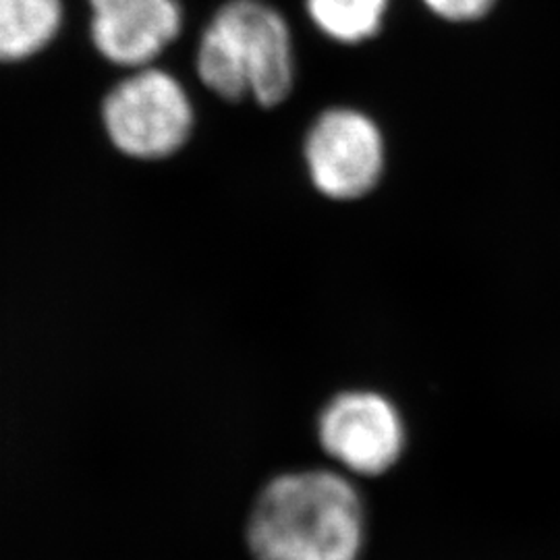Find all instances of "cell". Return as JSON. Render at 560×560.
<instances>
[{"instance_id":"obj_1","label":"cell","mask_w":560,"mask_h":560,"mask_svg":"<svg viewBox=\"0 0 560 560\" xmlns=\"http://www.w3.org/2000/svg\"><path fill=\"white\" fill-rule=\"evenodd\" d=\"M363 536L360 492L332 469L277 476L261 488L247 520L256 560H358Z\"/></svg>"},{"instance_id":"obj_2","label":"cell","mask_w":560,"mask_h":560,"mask_svg":"<svg viewBox=\"0 0 560 560\" xmlns=\"http://www.w3.org/2000/svg\"><path fill=\"white\" fill-rule=\"evenodd\" d=\"M196 69L201 83L224 101L279 106L295 81L291 30L264 0H231L203 30Z\"/></svg>"},{"instance_id":"obj_3","label":"cell","mask_w":560,"mask_h":560,"mask_svg":"<svg viewBox=\"0 0 560 560\" xmlns=\"http://www.w3.org/2000/svg\"><path fill=\"white\" fill-rule=\"evenodd\" d=\"M102 117L113 143L140 161L177 154L191 138L194 106L171 73L143 67L106 96Z\"/></svg>"},{"instance_id":"obj_4","label":"cell","mask_w":560,"mask_h":560,"mask_svg":"<svg viewBox=\"0 0 560 560\" xmlns=\"http://www.w3.org/2000/svg\"><path fill=\"white\" fill-rule=\"evenodd\" d=\"M303 156L312 185L330 200H360L384 173L378 125L355 108L324 110L307 131Z\"/></svg>"},{"instance_id":"obj_5","label":"cell","mask_w":560,"mask_h":560,"mask_svg":"<svg viewBox=\"0 0 560 560\" xmlns=\"http://www.w3.org/2000/svg\"><path fill=\"white\" fill-rule=\"evenodd\" d=\"M324 453L353 476H381L405 451V423L393 400L374 390H347L318 418Z\"/></svg>"},{"instance_id":"obj_6","label":"cell","mask_w":560,"mask_h":560,"mask_svg":"<svg viewBox=\"0 0 560 560\" xmlns=\"http://www.w3.org/2000/svg\"><path fill=\"white\" fill-rule=\"evenodd\" d=\"M92 38L102 57L143 69L179 36L177 0H90Z\"/></svg>"},{"instance_id":"obj_7","label":"cell","mask_w":560,"mask_h":560,"mask_svg":"<svg viewBox=\"0 0 560 560\" xmlns=\"http://www.w3.org/2000/svg\"><path fill=\"white\" fill-rule=\"evenodd\" d=\"M60 0H0V60L42 50L60 25Z\"/></svg>"},{"instance_id":"obj_8","label":"cell","mask_w":560,"mask_h":560,"mask_svg":"<svg viewBox=\"0 0 560 560\" xmlns=\"http://www.w3.org/2000/svg\"><path fill=\"white\" fill-rule=\"evenodd\" d=\"M307 15L328 38L360 44L381 32L388 0H305Z\"/></svg>"},{"instance_id":"obj_9","label":"cell","mask_w":560,"mask_h":560,"mask_svg":"<svg viewBox=\"0 0 560 560\" xmlns=\"http://www.w3.org/2000/svg\"><path fill=\"white\" fill-rule=\"evenodd\" d=\"M423 4L441 20L469 23L486 18L497 0H423Z\"/></svg>"}]
</instances>
